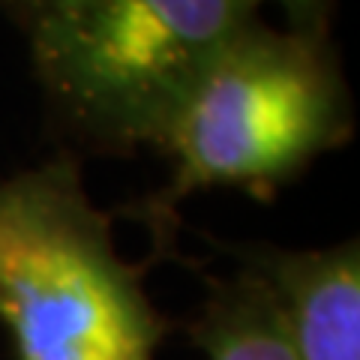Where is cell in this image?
Listing matches in <instances>:
<instances>
[{"label":"cell","instance_id":"7","mask_svg":"<svg viewBox=\"0 0 360 360\" xmlns=\"http://www.w3.org/2000/svg\"><path fill=\"white\" fill-rule=\"evenodd\" d=\"M58 0H0V6H4V13L15 21L21 30H27L33 21H37L45 9L54 6Z\"/></svg>","mask_w":360,"mask_h":360},{"label":"cell","instance_id":"3","mask_svg":"<svg viewBox=\"0 0 360 360\" xmlns=\"http://www.w3.org/2000/svg\"><path fill=\"white\" fill-rule=\"evenodd\" d=\"M148 267L120 255L75 156L0 180V321L15 360H156L174 324L144 288Z\"/></svg>","mask_w":360,"mask_h":360},{"label":"cell","instance_id":"4","mask_svg":"<svg viewBox=\"0 0 360 360\" xmlns=\"http://www.w3.org/2000/svg\"><path fill=\"white\" fill-rule=\"evenodd\" d=\"M238 267L267 285L295 360H360V243L288 250L262 240H217Z\"/></svg>","mask_w":360,"mask_h":360},{"label":"cell","instance_id":"5","mask_svg":"<svg viewBox=\"0 0 360 360\" xmlns=\"http://www.w3.org/2000/svg\"><path fill=\"white\" fill-rule=\"evenodd\" d=\"M186 333L205 360H295L276 300L238 264L229 276H205V297Z\"/></svg>","mask_w":360,"mask_h":360},{"label":"cell","instance_id":"2","mask_svg":"<svg viewBox=\"0 0 360 360\" xmlns=\"http://www.w3.org/2000/svg\"><path fill=\"white\" fill-rule=\"evenodd\" d=\"M262 0H58L25 30L45 129L70 156L162 148Z\"/></svg>","mask_w":360,"mask_h":360},{"label":"cell","instance_id":"6","mask_svg":"<svg viewBox=\"0 0 360 360\" xmlns=\"http://www.w3.org/2000/svg\"><path fill=\"white\" fill-rule=\"evenodd\" d=\"M274 4L283 6V13L288 18V30H300V33H328L330 30L333 0H274Z\"/></svg>","mask_w":360,"mask_h":360},{"label":"cell","instance_id":"1","mask_svg":"<svg viewBox=\"0 0 360 360\" xmlns=\"http://www.w3.org/2000/svg\"><path fill=\"white\" fill-rule=\"evenodd\" d=\"M352 135V90L330 33L274 30L252 18L168 129L160 148L172 162L168 184L120 213L148 229L150 264L180 258L184 198L240 189L267 205Z\"/></svg>","mask_w":360,"mask_h":360}]
</instances>
